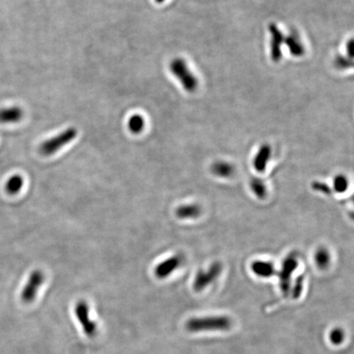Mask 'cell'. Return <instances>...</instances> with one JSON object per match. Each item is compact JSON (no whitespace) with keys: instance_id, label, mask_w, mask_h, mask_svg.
<instances>
[{"instance_id":"cell-4","label":"cell","mask_w":354,"mask_h":354,"mask_svg":"<svg viewBox=\"0 0 354 354\" xmlns=\"http://www.w3.org/2000/svg\"><path fill=\"white\" fill-rule=\"evenodd\" d=\"M299 260L295 255H289L282 263L280 270L278 271L279 289L285 295H289L292 286L293 274L299 267Z\"/></svg>"},{"instance_id":"cell-20","label":"cell","mask_w":354,"mask_h":354,"mask_svg":"<svg viewBox=\"0 0 354 354\" xmlns=\"http://www.w3.org/2000/svg\"><path fill=\"white\" fill-rule=\"evenodd\" d=\"M145 122L142 116L134 114L128 120V128L130 132L139 134L145 128Z\"/></svg>"},{"instance_id":"cell-5","label":"cell","mask_w":354,"mask_h":354,"mask_svg":"<svg viewBox=\"0 0 354 354\" xmlns=\"http://www.w3.org/2000/svg\"><path fill=\"white\" fill-rule=\"evenodd\" d=\"M222 271V264L220 262H214L207 267V270L198 271L194 279V290L196 292L203 291L220 276Z\"/></svg>"},{"instance_id":"cell-13","label":"cell","mask_w":354,"mask_h":354,"mask_svg":"<svg viewBox=\"0 0 354 354\" xmlns=\"http://www.w3.org/2000/svg\"><path fill=\"white\" fill-rule=\"evenodd\" d=\"M201 214H202V208L200 206L194 203L181 205L175 209L176 218L182 220L199 218Z\"/></svg>"},{"instance_id":"cell-11","label":"cell","mask_w":354,"mask_h":354,"mask_svg":"<svg viewBox=\"0 0 354 354\" xmlns=\"http://www.w3.org/2000/svg\"><path fill=\"white\" fill-rule=\"evenodd\" d=\"M254 275L261 278H270L276 274L275 265L269 261L256 260L251 264Z\"/></svg>"},{"instance_id":"cell-15","label":"cell","mask_w":354,"mask_h":354,"mask_svg":"<svg viewBox=\"0 0 354 354\" xmlns=\"http://www.w3.org/2000/svg\"><path fill=\"white\" fill-rule=\"evenodd\" d=\"M211 171L216 176L220 178H229L234 175L235 166L226 161H217L211 165Z\"/></svg>"},{"instance_id":"cell-1","label":"cell","mask_w":354,"mask_h":354,"mask_svg":"<svg viewBox=\"0 0 354 354\" xmlns=\"http://www.w3.org/2000/svg\"><path fill=\"white\" fill-rule=\"evenodd\" d=\"M231 326V319L225 316L191 318L186 325V329L190 332L228 331Z\"/></svg>"},{"instance_id":"cell-23","label":"cell","mask_w":354,"mask_h":354,"mask_svg":"<svg viewBox=\"0 0 354 354\" xmlns=\"http://www.w3.org/2000/svg\"><path fill=\"white\" fill-rule=\"evenodd\" d=\"M343 339H344V332L341 329H334L330 334V339H331V343H334L335 345L340 344L343 341Z\"/></svg>"},{"instance_id":"cell-14","label":"cell","mask_w":354,"mask_h":354,"mask_svg":"<svg viewBox=\"0 0 354 354\" xmlns=\"http://www.w3.org/2000/svg\"><path fill=\"white\" fill-rule=\"evenodd\" d=\"M284 44L288 48L290 54L294 57L300 58L305 54V48L296 34H289L285 37Z\"/></svg>"},{"instance_id":"cell-19","label":"cell","mask_w":354,"mask_h":354,"mask_svg":"<svg viewBox=\"0 0 354 354\" xmlns=\"http://www.w3.org/2000/svg\"><path fill=\"white\" fill-rule=\"evenodd\" d=\"M349 181L348 177L343 174L335 175L333 180V190L338 194H343L348 190Z\"/></svg>"},{"instance_id":"cell-22","label":"cell","mask_w":354,"mask_h":354,"mask_svg":"<svg viewBox=\"0 0 354 354\" xmlns=\"http://www.w3.org/2000/svg\"><path fill=\"white\" fill-rule=\"evenodd\" d=\"M353 66V61L348 56L338 55L335 58V66L339 70H346Z\"/></svg>"},{"instance_id":"cell-6","label":"cell","mask_w":354,"mask_h":354,"mask_svg":"<svg viewBox=\"0 0 354 354\" xmlns=\"http://www.w3.org/2000/svg\"><path fill=\"white\" fill-rule=\"evenodd\" d=\"M75 313L85 334L88 337H94L97 334V324L90 319V307L86 301L81 300L77 303Z\"/></svg>"},{"instance_id":"cell-17","label":"cell","mask_w":354,"mask_h":354,"mask_svg":"<svg viewBox=\"0 0 354 354\" xmlns=\"http://www.w3.org/2000/svg\"><path fill=\"white\" fill-rule=\"evenodd\" d=\"M24 180L22 175H12L5 185V190L8 194L10 195H14L19 193L23 187Z\"/></svg>"},{"instance_id":"cell-16","label":"cell","mask_w":354,"mask_h":354,"mask_svg":"<svg viewBox=\"0 0 354 354\" xmlns=\"http://www.w3.org/2000/svg\"><path fill=\"white\" fill-rule=\"evenodd\" d=\"M314 261L316 267L320 270H326L330 267L331 263V254L327 247H320L317 249L315 255Z\"/></svg>"},{"instance_id":"cell-26","label":"cell","mask_w":354,"mask_h":354,"mask_svg":"<svg viewBox=\"0 0 354 354\" xmlns=\"http://www.w3.org/2000/svg\"><path fill=\"white\" fill-rule=\"evenodd\" d=\"M166 0H155L156 3H158V4H162V3H164Z\"/></svg>"},{"instance_id":"cell-10","label":"cell","mask_w":354,"mask_h":354,"mask_svg":"<svg viewBox=\"0 0 354 354\" xmlns=\"http://www.w3.org/2000/svg\"><path fill=\"white\" fill-rule=\"evenodd\" d=\"M272 150L269 145H262L253 160V166L258 172H264L267 169L269 161L271 159Z\"/></svg>"},{"instance_id":"cell-21","label":"cell","mask_w":354,"mask_h":354,"mask_svg":"<svg viewBox=\"0 0 354 354\" xmlns=\"http://www.w3.org/2000/svg\"><path fill=\"white\" fill-rule=\"evenodd\" d=\"M304 279H305L304 275H299V276H297L293 286H291L290 292H291L293 299H299V297L302 295L303 290V285H304Z\"/></svg>"},{"instance_id":"cell-18","label":"cell","mask_w":354,"mask_h":354,"mask_svg":"<svg viewBox=\"0 0 354 354\" xmlns=\"http://www.w3.org/2000/svg\"><path fill=\"white\" fill-rule=\"evenodd\" d=\"M253 194L259 199H264L267 196V187L263 180L254 177L250 182Z\"/></svg>"},{"instance_id":"cell-24","label":"cell","mask_w":354,"mask_h":354,"mask_svg":"<svg viewBox=\"0 0 354 354\" xmlns=\"http://www.w3.org/2000/svg\"><path fill=\"white\" fill-rule=\"evenodd\" d=\"M311 188L314 191L324 194H331L332 192L331 187L325 182H314L311 183Z\"/></svg>"},{"instance_id":"cell-9","label":"cell","mask_w":354,"mask_h":354,"mask_svg":"<svg viewBox=\"0 0 354 354\" xmlns=\"http://www.w3.org/2000/svg\"><path fill=\"white\" fill-rule=\"evenodd\" d=\"M183 263V257L180 254H175L170 257L155 267L154 273L158 279H165L172 274L178 267Z\"/></svg>"},{"instance_id":"cell-25","label":"cell","mask_w":354,"mask_h":354,"mask_svg":"<svg viewBox=\"0 0 354 354\" xmlns=\"http://www.w3.org/2000/svg\"><path fill=\"white\" fill-rule=\"evenodd\" d=\"M354 41L353 39H350L346 44V53L348 58H353L354 56Z\"/></svg>"},{"instance_id":"cell-12","label":"cell","mask_w":354,"mask_h":354,"mask_svg":"<svg viewBox=\"0 0 354 354\" xmlns=\"http://www.w3.org/2000/svg\"><path fill=\"white\" fill-rule=\"evenodd\" d=\"M23 110L17 106L0 109V123H16L22 120Z\"/></svg>"},{"instance_id":"cell-3","label":"cell","mask_w":354,"mask_h":354,"mask_svg":"<svg viewBox=\"0 0 354 354\" xmlns=\"http://www.w3.org/2000/svg\"><path fill=\"white\" fill-rule=\"evenodd\" d=\"M77 135V129L74 127L67 128L60 134H57L56 136L42 143L40 148V151L43 155H52L70 143V141L75 139Z\"/></svg>"},{"instance_id":"cell-7","label":"cell","mask_w":354,"mask_h":354,"mask_svg":"<svg viewBox=\"0 0 354 354\" xmlns=\"http://www.w3.org/2000/svg\"><path fill=\"white\" fill-rule=\"evenodd\" d=\"M45 281V275L40 270H34L30 273V277L24 286L21 298L24 303H30L37 298V292Z\"/></svg>"},{"instance_id":"cell-8","label":"cell","mask_w":354,"mask_h":354,"mask_svg":"<svg viewBox=\"0 0 354 354\" xmlns=\"http://www.w3.org/2000/svg\"><path fill=\"white\" fill-rule=\"evenodd\" d=\"M271 34V58L274 62H279L282 58V45L284 44L285 36L277 25L271 23L268 26Z\"/></svg>"},{"instance_id":"cell-2","label":"cell","mask_w":354,"mask_h":354,"mask_svg":"<svg viewBox=\"0 0 354 354\" xmlns=\"http://www.w3.org/2000/svg\"><path fill=\"white\" fill-rule=\"evenodd\" d=\"M170 70L172 75L182 84L186 91L193 93L199 86V81L192 72L189 69L188 65L183 58H176L170 63Z\"/></svg>"}]
</instances>
